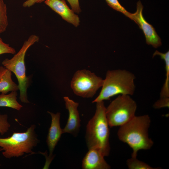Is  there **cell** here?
<instances>
[{"instance_id":"6da1fadb","label":"cell","mask_w":169,"mask_h":169,"mask_svg":"<svg viewBox=\"0 0 169 169\" xmlns=\"http://www.w3.org/2000/svg\"><path fill=\"white\" fill-rule=\"evenodd\" d=\"M151 122L148 115L135 116L120 126L117 132L118 138L132 149L131 157H136L139 151L149 149L153 146V141L148 132Z\"/></svg>"},{"instance_id":"7a4b0ae2","label":"cell","mask_w":169,"mask_h":169,"mask_svg":"<svg viewBox=\"0 0 169 169\" xmlns=\"http://www.w3.org/2000/svg\"><path fill=\"white\" fill-rule=\"evenodd\" d=\"M96 103L95 113L86 126L85 139L89 149H95L104 156L110 154V131L103 101Z\"/></svg>"},{"instance_id":"3957f363","label":"cell","mask_w":169,"mask_h":169,"mask_svg":"<svg viewBox=\"0 0 169 169\" xmlns=\"http://www.w3.org/2000/svg\"><path fill=\"white\" fill-rule=\"evenodd\" d=\"M135 79V75L126 70H108L100 92L92 103L109 100L117 95H133L136 88Z\"/></svg>"},{"instance_id":"277c9868","label":"cell","mask_w":169,"mask_h":169,"mask_svg":"<svg viewBox=\"0 0 169 169\" xmlns=\"http://www.w3.org/2000/svg\"><path fill=\"white\" fill-rule=\"evenodd\" d=\"M35 125L24 132H14L10 137L0 138V151L6 158L18 157L25 153L32 152V149L39 142L35 131Z\"/></svg>"},{"instance_id":"5b68a950","label":"cell","mask_w":169,"mask_h":169,"mask_svg":"<svg viewBox=\"0 0 169 169\" xmlns=\"http://www.w3.org/2000/svg\"><path fill=\"white\" fill-rule=\"evenodd\" d=\"M39 37L35 34L30 35L25 41L22 47L11 59H5L2 62L3 66L13 72L15 75L20 91L19 98L24 103L29 102L28 99L27 90L29 84V78L27 76L25 64L26 53L29 48L38 41Z\"/></svg>"},{"instance_id":"8992f818","label":"cell","mask_w":169,"mask_h":169,"mask_svg":"<svg viewBox=\"0 0 169 169\" xmlns=\"http://www.w3.org/2000/svg\"><path fill=\"white\" fill-rule=\"evenodd\" d=\"M136 108V104L130 95H119L106 108L109 126H120L127 123L135 116Z\"/></svg>"},{"instance_id":"52a82bcc","label":"cell","mask_w":169,"mask_h":169,"mask_svg":"<svg viewBox=\"0 0 169 169\" xmlns=\"http://www.w3.org/2000/svg\"><path fill=\"white\" fill-rule=\"evenodd\" d=\"M103 82L104 79L94 73L82 69L75 73L70 86L76 95L83 98H91L102 87Z\"/></svg>"},{"instance_id":"ba28073f","label":"cell","mask_w":169,"mask_h":169,"mask_svg":"<svg viewBox=\"0 0 169 169\" xmlns=\"http://www.w3.org/2000/svg\"><path fill=\"white\" fill-rule=\"evenodd\" d=\"M143 7L140 1L136 5V10L131 13L132 20L138 24L145 35L146 43L155 48H157L162 45L161 39L157 34L155 28L145 20L143 15Z\"/></svg>"},{"instance_id":"9c48e42d","label":"cell","mask_w":169,"mask_h":169,"mask_svg":"<svg viewBox=\"0 0 169 169\" xmlns=\"http://www.w3.org/2000/svg\"><path fill=\"white\" fill-rule=\"evenodd\" d=\"M66 108L69 112V117L67 124L62 129L63 133H69L76 136L80 126L79 114L77 108L79 103L67 96L64 97Z\"/></svg>"},{"instance_id":"30bf717a","label":"cell","mask_w":169,"mask_h":169,"mask_svg":"<svg viewBox=\"0 0 169 169\" xmlns=\"http://www.w3.org/2000/svg\"><path fill=\"white\" fill-rule=\"evenodd\" d=\"M47 113L50 115L51 117V124L46 140L49 151L48 158L51 162L53 158V151L63 133L60 124V113L57 112L54 114L49 111H47Z\"/></svg>"},{"instance_id":"8fae6325","label":"cell","mask_w":169,"mask_h":169,"mask_svg":"<svg viewBox=\"0 0 169 169\" xmlns=\"http://www.w3.org/2000/svg\"><path fill=\"white\" fill-rule=\"evenodd\" d=\"M45 3L67 22L77 27L80 21L78 16L67 5L64 0H46Z\"/></svg>"},{"instance_id":"7c38bea8","label":"cell","mask_w":169,"mask_h":169,"mask_svg":"<svg viewBox=\"0 0 169 169\" xmlns=\"http://www.w3.org/2000/svg\"><path fill=\"white\" fill-rule=\"evenodd\" d=\"M104 156L99 151L89 149L82 162L83 169H109L110 166L105 160Z\"/></svg>"},{"instance_id":"4fadbf2b","label":"cell","mask_w":169,"mask_h":169,"mask_svg":"<svg viewBox=\"0 0 169 169\" xmlns=\"http://www.w3.org/2000/svg\"><path fill=\"white\" fill-rule=\"evenodd\" d=\"M19 90L18 85L12 78V72L4 66H0V92L6 94Z\"/></svg>"},{"instance_id":"5bb4252c","label":"cell","mask_w":169,"mask_h":169,"mask_svg":"<svg viewBox=\"0 0 169 169\" xmlns=\"http://www.w3.org/2000/svg\"><path fill=\"white\" fill-rule=\"evenodd\" d=\"M156 55L160 56L165 63L166 79L160 92V98H169V51L165 53H162L156 50L153 55V57Z\"/></svg>"},{"instance_id":"9a60e30c","label":"cell","mask_w":169,"mask_h":169,"mask_svg":"<svg viewBox=\"0 0 169 169\" xmlns=\"http://www.w3.org/2000/svg\"><path fill=\"white\" fill-rule=\"evenodd\" d=\"M16 91L11 92L8 94L2 93L0 95V107H9L19 110L23 106L17 101Z\"/></svg>"},{"instance_id":"2e32d148","label":"cell","mask_w":169,"mask_h":169,"mask_svg":"<svg viewBox=\"0 0 169 169\" xmlns=\"http://www.w3.org/2000/svg\"><path fill=\"white\" fill-rule=\"evenodd\" d=\"M7 8L3 0H0V33L5 32L8 26Z\"/></svg>"},{"instance_id":"e0dca14e","label":"cell","mask_w":169,"mask_h":169,"mask_svg":"<svg viewBox=\"0 0 169 169\" xmlns=\"http://www.w3.org/2000/svg\"><path fill=\"white\" fill-rule=\"evenodd\" d=\"M127 165L130 169H156L158 168L151 167L146 163L139 160L136 157H131L127 160Z\"/></svg>"},{"instance_id":"ac0fdd59","label":"cell","mask_w":169,"mask_h":169,"mask_svg":"<svg viewBox=\"0 0 169 169\" xmlns=\"http://www.w3.org/2000/svg\"><path fill=\"white\" fill-rule=\"evenodd\" d=\"M107 4L114 9L123 13L126 16L132 19L131 13L122 6L118 0H105Z\"/></svg>"},{"instance_id":"d6986e66","label":"cell","mask_w":169,"mask_h":169,"mask_svg":"<svg viewBox=\"0 0 169 169\" xmlns=\"http://www.w3.org/2000/svg\"><path fill=\"white\" fill-rule=\"evenodd\" d=\"M8 118L7 114L0 113V133L2 135L7 132L11 126L8 122Z\"/></svg>"},{"instance_id":"ffe728a7","label":"cell","mask_w":169,"mask_h":169,"mask_svg":"<svg viewBox=\"0 0 169 169\" xmlns=\"http://www.w3.org/2000/svg\"><path fill=\"white\" fill-rule=\"evenodd\" d=\"M1 33H0V34ZM16 51L9 44L4 43L0 36V55L4 54H14Z\"/></svg>"},{"instance_id":"44dd1931","label":"cell","mask_w":169,"mask_h":169,"mask_svg":"<svg viewBox=\"0 0 169 169\" xmlns=\"http://www.w3.org/2000/svg\"><path fill=\"white\" fill-rule=\"evenodd\" d=\"M169 98H160L153 105L155 109H160L163 107H169Z\"/></svg>"},{"instance_id":"7402d4cb","label":"cell","mask_w":169,"mask_h":169,"mask_svg":"<svg viewBox=\"0 0 169 169\" xmlns=\"http://www.w3.org/2000/svg\"><path fill=\"white\" fill-rule=\"evenodd\" d=\"M69 3L72 9L76 13H79L81 12L79 0H67Z\"/></svg>"},{"instance_id":"603a6c76","label":"cell","mask_w":169,"mask_h":169,"mask_svg":"<svg viewBox=\"0 0 169 169\" xmlns=\"http://www.w3.org/2000/svg\"><path fill=\"white\" fill-rule=\"evenodd\" d=\"M46 0H27L23 4V6L25 8L30 7L36 3H40L44 2Z\"/></svg>"},{"instance_id":"cb8c5ba5","label":"cell","mask_w":169,"mask_h":169,"mask_svg":"<svg viewBox=\"0 0 169 169\" xmlns=\"http://www.w3.org/2000/svg\"></svg>"}]
</instances>
